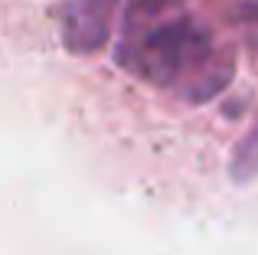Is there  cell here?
Here are the masks:
<instances>
[{
	"instance_id": "obj_1",
	"label": "cell",
	"mask_w": 258,
	"mask_h": 255,
	"mask_svg": "<svg viewBox=\"0 0 258 255\" xmlns=\"http://www.w3.org/2000/svg\"><path fill=\"white\" fill-rule=\"evenodd\" d=\"M118 62L157 89H180L189 105L216 98L235 72L232 52H222L213 30L193 13L127 33V43L118 49Z\"/></svg>"
},
{
	"instance_id": "obj_2",
	"label": "cell",
	"mask_w": 258,
	"mask_h": 255,
	"mask_svg": "<svg viewBox=\"0 0 258 255\" xmlns=\"http://www.w3.org/2000/svg\"><path fill=\"white\" fill-rule=\"evenodd\" d=\"M121 0H66L59 33L62 46L76 56H92L111 36V20Z\"/></svg>"
},
{
	"instance_id": "obj_3",
	"label": "cell",
	"mask_w": 258,
	"mask_h": 255,
	"mask_svg": "<svg viewBox=\"0 0 258 255\" xmlns=\"http://www.w3.org/2000/svg\"><path fill=\"white\" fill-rule=\"evenodd\" d=\"M229 177L235 183H248L258 177V111L252 118V124L245 128L239 141L232 147V157H229Z\"/></svg>"
},
{
	"instance_id": "obj_4",
	"label": "cell",
	"mask_w": 258,
	"mask_h": 255,
	"mask_svg": "<svg viewBox=\"0 0 258 255\" xmlns=\"http://www.w3.org/2000/svg\"><path fill=\"white\" fill-rule=\"evenodd\" d=\"M183 4V0H127L124 4V30L134 33L141 23H151V20H157L164 10H170V7Z\"/></svg>"
},
{
	"instance_id": "obj_5",
	"label": "cell",
	"mask_w": 258,
	"mask_h": 255,
	"mask_svg": "<svg viewBox=\"0 0 258 255\" xmlns=\"http://www.w3.org/2000/svg\"><path fill=\"white\" fill-rule=\"evenodd\" d=\"M232 20H239V23H258V0L239 4V7L232 10Z\"/></svg>"
}]
</instances>
